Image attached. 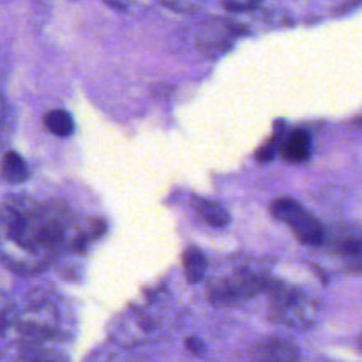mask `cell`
I'll list each match as a JSON object with an SVG mask.
<instances>
[{
	"label": "cell",
	"mask_w": 362,
	"mask_h": 362,
	"mask_svg": "<svg viewBox=\"0 0 362 362\" xmlns=\"http://www.w3.org/2000/svg\"><path fill=\"white\" fill-rule=\"evenodd\" d=\"M264 288V278L253 272H237L211 286V299L216 304H239L240 300L251 299Z\"/></svg>",
	"instance_id": "277c9868"
},
{
	"label": "cell",
	"mask_w": 362,
	"mask_h": 362,
	"mask_svg": "<svg viewBox=\"0 0 362 362\" xmlns=\"http://www.w3.org/2000/svg\"><path fill=\"white\" fill-rule=\"evenodd\" d=\"M269 317L288 327H308L317 317V304L293 288H274L269 300Z\"/></svg>",
	"instance_id": "7a4b0ae2"
},
{
	"label": "cell",
	"mask_w": 362,
	"mask_h": 362,
	"mask_svg": "<svg viewBox=\"0 0 362 362\" xmlns=\"http://www.w3.org/2000/svg\"><path fill=\"white\" fill-rule=\"evenodd\" d=\"M186 346L191 350V352H194V354H200L202 352V345H200V341H198L197 338H189V339H187Z\"/></svg>",
	"instance_id": "e0dca14e"
},
{
	"label": "cell",
	"mask_w": 362,
	"mask_h": 362,
	"mask_svg": "<svg viewBox=\"0 0 362 362\" xmlns=\"http://www.w3.org/2000/svg\"><path fill=\"white\" fill-rule=\"evenodd\" d=\"M237 37V30L230 21L221 18H209L200 25L197 32V45L202 53L216 57L225 53Z\"/></svg>",
	"instance_id": "5b68a950"
},
{
	"label": "cell",
	"mask_w": 362,
	"mask_h": 362,
	"mask_svg": "<svg viewBox=\"0 0 362 362\" xmlns=\"http://www.w3.org/2000/svg\"><path fill=\"white\" fill-rule=\"evenodd\" d=\"M66 226L62 209L11 197L0 207V262L16 272L42 271L64 244Z\"/></svg>",
	"instance_id": "6da1fadb"
},
{
	"label": "cell",
	"mask_w": 362,
	"mask_h": 362,
	"mask_svg": "<svg viewBox=\"0 0 362 362\" xmlns=\"http://www.w3.org/2000/svg\"><path fill=\"white\" fill-rule=\"evenodd\" d=\"M223 7L230 13H240V11H251L258 7L257 2H223Z\"/></svg>",
	"instance_id": "9a60e30c"
},
{
	"label": "cell",
	"mask_w": 362,
	"mask_h": 362,
	"mask_svg": "<svg viewBox=\"0 0 362 362\" xmlns=\"http://www.w3.org/2000/svg\"><path fill=\"white\" fill-rule=\"evenodd\" d=\"M194 212L198 218L207 225L216 226V228H223L230 223V214L223 205L216 204L211 200H194Z\"/></svg>",
	"instance_id": "9c48e42d"
},
{
	"label": "cell",
	"mask_w": 362,
	"mask_h": 362,
	"mask_svg": "<svg viewBox=\"0 0 362 362\" xmlns=\"http://www.w3.org/2000/svg\"><path fill=\"white\" fill-rule=\"evenodd\" d=\"M299 349L283 338H269L251 346L246 362H297Z\"/></svg>",
	"instance_id": "8992f818"
},
{
	"label": "cell",
	"mask_w": 362,
	"mask_h": 362,
	"mask_svg": "<svg viewBox=\"0 0 362 362\" xmlns=\"http://www.w3.org/2000/svg\"><path fill=\"white\" fill-rule=\"evenodd\" d=\"M45 127L59 138H67L74 133V120L66 110H52L42 117Z\"/></svg>",
	"instance_id": "8fae6325"
},
{
	"label": "cell",
	"mask_w": 362,
	"mask_h": 362,
	"mask_svg": "<svg viewBox=\"0 0 362 362\" xmlns=\"http://www.w3.org/2000/svg\"><path fill=\"white\" fill-rule=\"evenodd\" d=\"M279 147H281V158L285 161L299 165V163H304L310 159L311 138L304 129H293Z\"/></svg>",
	"instance_id": "52a82bcc"
},
{
	"label": "cell",
	"mask_w": 362,
	"mask_h": 362,
	"mask_svg": "<svg viewBox=\"0 0 362 362\" xmlns=\"http://www.w3.org/2000/svg\"><path fill=\"white\" fill-rule=\"evenodd\" d=\"M7 136H9V113H7L6 101L0 94V148L6 144Z\"/></svg>",
	"instance_id": "5bb4252c"
},
{
	"label": "cell",
	"mask_w": 362,
	"mask_h": 362,
	"mask_svg": "<svg viewBox=\"0 0 362 362\" xmlns=\"http://www.w3.org/2000/svg\"><path fill=\"white\" fill-rule=\"evenodd\" d=\"M18 362H67L60 354L37 350V352H27L20 357Z\"/></svg>",
	"instance_id": "7c38bea8"
},
{
	"label": "cell",
	"mask_w": 362,
	"mask_h": 362,
	"mask_svg": "<svg viewBox=\"0 0 362 362\" xmlns=\"http://www.w3.org/2000/svg\"><path fill=\"white\" fill-rule=\"evenodd\" d=\"M182 265L187 281L194 285V283H200L204 279L205 271H207V260L198 247L191 246L184 251Z\"/></svg>",
	"instance_id": "30bf717a"
},
{
	"label": "cell",
	"mask_w": 362,
	"mask_h": 362,
	"mask_svg": "<svg viewBox=\"0 0 362 362\" xmlns=\"http://www.w3.org/2000/svg\"><path fill=\"white\" fill-rule=\"evenodd\" d=\"M163 6H166L168 9L180 11V13H194V11L200 9L198 4H187V2H165Z\"/></svg>",
	"instance_id": "2e32d148"
},
{
	"label": "cell",
	"mask_w": 362,
	"mask_h": 362,
	"mask_svg": "<svg viewBox=\"0 0 362 362\" xmlns=\"http://www.w3.org/2000/svg\"><path fill=\"white\" fill-rule=\"evenodd\" d=\"M0 177L7 184H21L28 179L27 161L14 151L4 152L0 159Z\"/></svg>",
	"instance_id": "ba28073f"
},
{
	"label": "cell",
	"mask_w": 362,
	"mask_h": 362,
	"mask_svg": "<svg viewBox=\"0 0 362 362\" xmlns=\"http://www.w3.org/2000/svg\"><path fill=\"white\" fill-rule=\"evenodd\" d=\"M271 214L278 221L285 223L306 246H320L324 243L325 230L322 223L293 198H278L271 205Z\"/></svg>",
	"instance_id": "3957f363"
},
{
	"label": "cell",
	"mask_w": 362,
	"mask_h": 362,
	"mask_svg": "<svg viewBox=\"0 0 362 362\" xmlns=\"http://www.w3.org/2000/svg\"><path fill=\"white\" fill-rule=\"evenodd\" d=\"M279 140H281V136H279V134L276 133L274 136H272L271 140L267 141V144L262 145L260 151L257 152V159H258V161H260V163H269V161H272V159L276 158V154H278Z\"/></svg>",
	"instance_id": "4fadbf2b"
}]
</instances>
